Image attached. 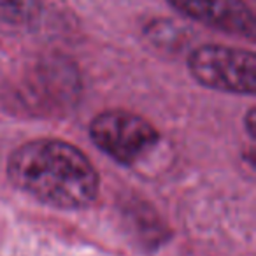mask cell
<instances>
[{
  "label": "cell",
  "mask_w": 256,
  "mask_h": 256,
  "mask_svg": "<svg viewBox=\"0 0 256 256\" xmlns=\"http://www.w3.org/2000/svg\"><path fill=\"white\" fill-rule=\"evenodd\" d=\"M8 176L16 188L58 209H84L98 195V174L79 148L39 139L9 156Z\"/></svg>",
  "instance_id": "cell-1"
},
{
  "label": "cell",
  "mask_w": 256,
  "mask_h": 256,
  "mask_svg": "<svg viewBox=\"0 0 256 256\" xmlns=\"http://www.w3.org/2000/svg\"><path fill=\"white\" fill-rule=\"evenodd\" d=\"M190 72L202 86L237 95H254L256 60L251 51L202 46L188 60Z\"/></svg>",
  "instance_id": "cell-2"
},
{
  "label": "cell",
  "mask_w": 256,
  "mask_h": 256,
  "mask_svg": "<svg viewBox=\"0 0 256 256\" xmlns=\"http://www.w3.org/2000/svg\"><path fill=\"white\" fill-rule=\"evenodd\" d=\"M90 136L96 148L123 165H134L158 144L153 124L126 110L98 114L90 124Z\"/></svg>",
  "instance_id": "cell-3"
},
{
  "label": "cell",
  "mask_w": 256,
  "mask_h": 256,
  "mask_svg": "<svg viewBox=\"0 0 256 256\" xmlns=\"http://www.w3.org/2000/svg\"><path fill=\"white\" fill-rule=\"evenodd\" d=\"M168 4L210 28L248 39L256 34L252 11L242 0H168Z\"/></svg>",
  "instance_id": "cell-4"
},
{
  "label": "cell",
  "mask_w": 256,
  "mask_h": 256,
  "mask_svg": "<svg viewBox=\"0 0 256 256\" xmlns=\"http://www.w3.org/2000/svg\"><path fill=\"white\" fill-rule=\"evenodd\" d=\"M40 14L39 0H0V28L22 32L36 25Z\"/></svg>",
  "instance_id": "cell-5"
}]
</instances>
